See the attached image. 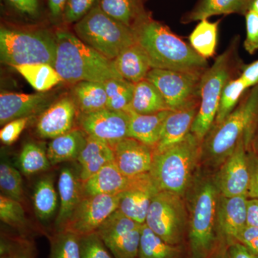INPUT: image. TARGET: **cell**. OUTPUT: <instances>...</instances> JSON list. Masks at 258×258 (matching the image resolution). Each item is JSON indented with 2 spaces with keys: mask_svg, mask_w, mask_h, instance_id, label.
Masks as SVG:
<instances>
[{
  "mask_svg": "<svg viewBox=\"0 0 258 258\" xmlns=\"http://www.w3.org/2000/svg\"><path fill=\"white\" fill-rule=\"evenodd\" d=\"M134 32L136 42L143 47L152 69L198 75H203L209 69L206 59L151 15L141 22Z\"/></svg>",
  "mask_w": 258,
  "mask_h": 258,
  "instance_id": "1",
  "label": "cell"
},
{
  "mask_svg": "<svg viewBox=\"0 0 258 258\" xmlns=\"http://www.w3.org/2000/svg\"><path fill=\"white\" fill-rule=\"evenodd\" d=\"M55 35L57 49L54 68L62 81L74 85L81 81L105 82L123 79L113 60L102 55L72 32L59 29Z\"/></svg>",
  "mask_w": 258,
  "mask_h": 258,
  "instance_id": "2",
  "label": "cell"
},
{
  "mask_svg": "<svg viewBox=\"0 0 258 258\" xmlns=\"http://www.w3.org/2000/svg\"><path fill=\"white\" fill-rule=\"evenodd\" d=\"M258 122V84L219 125H213L202 144V155L213 164H222L241 139L249 144Z\"/></svg>",
  "mask_w": 258,
  "mask_h": 258,
  "instance_id": "3",
  "label": "cell"
},
{
  "mask_svg": "<svg viewBox=\"0 0 258 258\" xmlns=\"http://www.w3.org/2000/svg\"><path fill=\"white\" fill-rule=\"evenodd\" d=\"M202 142L191 132L174 147L154 154L151 177L159 191H169L183 197L189 189L199 159Z\"/></svg>",
  "mask_w": 258,
  "mask_h": 258,
  "instance_id": "4",
  "label": "cell"
},
{
  "mask_svg": "<svg viewBox=\"0 0 258 258\" xmlns=\"http://www.w3.org/2000/svg\"><path fill=\"white\" fill-rule=\"evenodd\" d=\"M237 42L238 39H234L202 77L200 107L191 129L202 143L213 126L222 91L239 69Z\"/></svg>",
  "mask_w": 258,
  "mask_h": 258,
  "instance_id": "5",
  "label": "cell"
},
{
  "mask_svg": "<svg viewBox=\"0 0 258 258\" xmlns=\"http://www.w3.org/2000/svg\"><path fill=\"white\" fill-rule=\"evenodd\" d=\"M57 43L55 34L45 29L21 30L2 26L0 58L15 67L22 64L55 63Z\"/></svg>",
  "mask_w": 258,
  "mask_h": 258,
  "instance_id": "6",
  "label": "cell"
},
{
  "mask_svg": "<svg viewBox=\"0 0 258 258\" xmlns=\"http://www.w3.org/2000/svg\"><path fill=\"white\" fill-rule=\"evenodd\" d=\"M220 191L215 183L205 181L194 194L190 206L189 240L191 258H209L218 241L217 214Z\"/></svg>",
  "mask_w": 258,
  "mask_h": 258,
  "instance_id": "7",
  "label": "cell"
},
{
  "mask_svg": "<svg viewBox=\"0 0 258 258\" xmlns=\"http://www.w3.org/2000/svg\"><path fill=\"white\" fill-rule=\"evenodd\" d=\"M74 30L80 40L111 60L136 42L134 30L107 15L98 4L75 24Z\"/></svg>",
  "mask_w": 258,
  "mask_h": 258,
  "instance_id": "8",
  "label": "cell"
},
{
  "mask_svg": "<svg viewBox=\"0 0 258 258\" xmlns=\"http://www.w3.org/2000/svg\"><path fill=\"white\" fill-rule=\"evenodd\" d=\"M186 218L182 197L159 191L152 199L145 224L168 243L179 245L184 238Z\"/></svg>",
  "mask_w": 258,
  "mask_h": 258,
  "instance_id": "9",
  "label": "cell"
},
{
  "mask_svg": "<svg viewBox=\"0 0 258 258\" xmlns=\"http://www.w3.org/2000/svg\"><path fill=\"white\" fill-rule=\"evenodd\" d=\"M203 75L152 69L147 78L160 91L168 109L175 111L200 106Z\"/></svg>",
  "mask_w": 258,
  "mask_h": 258,
  "instance_id": "10",
  "label": "cell"
},
{
  "mask_svg": "<svg viewBox=\"0 0 258 258\" xmlns=\"http://www.w3.org/2000/svg\"><path fill=\"white\" fill-rule=\"evenodd\" d=\"M142 225L117 210L96 232L115 258H138Z\"/></svg>",
  "mask_w": 258,
  "mask_h": 258,
  "instance_id": "11",
  "label": "cell"
},
{
  "mask_svg": "<svg viewBox=\"0 0 258 258\" xmlns=\"http://www.w3.org/2000/svg\"><path fill=\"white\" fill-rule=\"evenodd\" d=\"M119 201V194L85 196L75 210L64 230L79 236L96 232L107 218L118 210Z\"/></svg>",
  "mask_w": 258,
  "mask_h": 258,
  "instance_id": "12",
  "label": "cell"
},
{
  "mask_svg": "<svg viewBox=\"0 0 258 258\" xmlns=\"http://www.w3.org/2000/svg\"><path fill=\"white\" fill-rule=\"evenodd\" d=\"M77 122L88 136L99 139L113 149L115 144L128 137L130 114L106 108L92 113H79Z\"/></svg>",
  "mask_w": 258,
  "mask_h": 258,
  "instance_id": "13",
  "label": "cell"
},
{
  "mask_svg": "<svg viewBox=\"0 0 258 258\" xmlns=\"http://www.w3.org/2000/svg\"><path fill=\"white\" fill-rule=\"evenodd\" d=\"M245 138L241 139L235 150L222 163L215 181L220 195L228 198L247 196L249 170Z\"/></svg>",
  "mask_w": 258,
  "mask_h": 258,
  "instance_id": "14",
  "label": "cell"
},
{
  "mask_svg": "<svg viewBox=\"0 0 258 258\" xmlns=\"http://www.w3.org/2000/svg\"><path fill=\"white\" fill-rule=\"evenodd\" d=\"M159 191L149 172L128 178L125 189L119 194L118 210L125 216L143 225L152 199Z\"/></svg>",
  "mask_w": 258,
  "mask_h": 258,
  "instance_id": "15",
  "label": "cell"
},
{
  "mask_svg": "<svg viewBox=\"0 0 258 258\" xmlns=\"http://www.w3.org/2000/svg\"><path fill=\"white\" fill-rule=\"evenodd\" d=\"M247 196L228 198L220 195L217 205V225L219 237L227 246L237 242L247 226Z\"/></svg>",
  "mask_w": 258,
  "mask_h": 258,
  "instance_id": "16",
  "label": "cell"
},
{
  "mask_svg": "<svg viewBox=\"0 0 258 258\" xmlns=\"http://www.w3.org/2000/svg\"><path fill=\"white\" fill-rule=\"evenodd\" d=\"M78 114L77 107L73 98L63 97L39 116L35 132L40 138L55 139L74 128Z\"/></svg>",
  "mask_w": 258,
  "mask_h": 258,
  "instance_id": "17",
  "label": "cell"
},
{
  "mask_svg": "<svg viewBox=\"0 0 258 258\" xmlns=\"http://www.w3.org/2000/svg\"><path fill=\"white\" fill-rule=\"evenodd\" d=\"M113 150L115 165L127 178L150 171L154 152L147 144L127 137L115 144Z\"/></svg>",
  "mask_w": 258,
  "mask_h": 258,
  "instance_id": "18",
  "label": "cell"
},
{
  "mask_svg": "<svg viewBox=\"0 0 258 258\" xmlns=\"http://www.w3.org/2000/svg\"><path fill=\"white\" fill-rule=\"evenodd\" d=\"M57 191L60 206L55 221L57 232L64 230L75 210L85 197L79 168L64 166L61 169L57 181Z\"/></svg>",
  "mask_w": 258,
  "mask_h": 258,
  "instance_id": "19",
  "label": "cell"
},
{
  "mask_svg": "<svg viewBox=\"0 0 258 258\" xmlns=\"http://www.w3.org/2000/svg\"><path fill=\"white\" fill-rule=\"evenodd\" d=\"M48 95L2 92L0 95V124L4 125L17 118L31 117L46 104Z\"/></svg>",
  "mask_w": 258,
  "mask_h": 258,
  "instance_id": "20",
  "label": "cell"
},
{
  "mask_svg": "<svg viewBox=\"0 0 258 258\" xmlns=\"http://www.w3.org/2000/svg\"><path fill=\"white\" fill-rule=\"evenodd\" d=\"M199 107L170 112L164 122L160 138L152 149L154 155L174 147L187 137L191 132Z\"/></svg>",
  "mask_w": 258,
  "mask_h": 258,
  "instance_id": "21",
  "label": "cell"
},
{
  "mask_svg": "<svg viewBox=\"0 0 258 258\" xmlns=\"http://www.w3.org/2000/svg\"><path fill=\"white\" fill-rule=\"evenodd\" d=\"M113 61L120 76L134 84L146 79L152 69L147 53L137 42L122 51Z\"/></svg>",
  "mask_w": 258,
  "mask_h": 258,
  "instance_id": "22",
  "label": "cell"
},
{
  "mask_svg": "<svg viewBox=\"0 0 258 258\" xmlns=\"http://www.w3.org/2000/svg\"><path fill=\"white\" fill-rule=\"evenodd\" d=\"M87 138V134L79 127L51 139L47 149L51 166L77 161L86 146Z\"/></svg>",
  "mask_w": 258,
  "mask_h": 258,
  "instance_id": "23",
  "label": "cell"
},
{
  "mask_svg": "<svg viewBox=\"0 0 258 258\" xmlns=\"http://www.w3.org/2000/svg\"><path fill=\"white\" fill-rule=\"evenodd\" d=\"M171 111L165 110L152 114L129 113L128 137L138 140L153 149L160 138L164 122Z\"/></svg>",
  "mask_w": 258,
  "mask_h": 258,
  "instance_id": "24",
  "label": "cell"
},
{
  "mask_svg": "<svg viewBox=\"0 0 258 258\" xmlns=\"http://www.w3.org/2000/svg\"><path fill=\"white\" fill-rule=\"evenodd\" d=\"M128 181V178L120 172L113 161L83 183L85 196L118 195L125 189Z\"/></svg>",
  "mask_w": 258,
  "mask_h": 258,
  "instance_id": "25",
  "label": "cell"
},
{
  "mask_svg": "<svg viewBox=\"0 0 258 258\" xmlns=\"http://www.w3.org/2000/svg\"><path fill=\"white\" fill-rule=\"evenodd\" d=\"M77 161L80 176L84 183L103 166L113 162L114 154L111 146L88 136L86 146Z\"/></svg>",
  "mask_w": 258,
  "mask_h": 258,
  "instance_id": "26",
  "label": "cell"
},
{
  "mask_svg": "<svg viewBox=\"0 0 258 258\" xmlns=\"http://www.w3.org/2000/svg\"><path fill=\"white\" fill-rule=\"evenodd\" d=\"M251 0H199L189 13L181 19L183 23L208 20L220 15H245L249 10Z\"/></svg>",
  "mask_w": 258,
  "mask_h": 258,
  "instance_id": "27",
  "label": "cell"
},
{
  "mask_svg": "<svg viewBox=\"0 0 258 258\" xmlns=\"http://www.w3.org/2000/svg\"><path fill=\"white\" fill-rule=\"evenodd\" d=\"M146 0H98V6L107 15L134 29L150 14L146 10Z\"/></svg>",
  "mask_w": 258,
  "mask_h": 258,
  "instance_id": "28",
  "label": "cell"
},
{
  "mask_svg": "<svg viewBox=\"0 0 258 258\" xmlns=\"http://www.w3.org/2000/svg\"><path fill=\"white\" fill-rule=\"evenodd\" d=\"M72 96L79 113H92L107 108V94L103 82L81 81L73 85Z\"/></svg>",
  "mask_w": 258,
  "mask_h": 258,
  "instance_id": "29",
  "label": "cell"
},
{
  "mask_svg": "<svg viewBox=\"0 0 258 258\" xmlns=\"http://www.w3.org/2000/svg\"><path fill=\"white\" fill-rule=\"evenodd\" d=\"M165 110H169L165 101L160 91L152 82L144 79L135 84L128 113L152 114Z\"/></svg>",
  "mask_w": 258,
  "mask_h": 258,
  "instance_id": "30",
  "label": "cell"
},
{
  "mask_svg": "<svg viewBox=\"0 0 258 258\" xmlns=\"http://www.w3.org/2000/svg\"><path fill=\"white\" fill-rule=\"evenodd\" d=\"M58 196L52 175L48 174L38 180L34 189L32 203L35 215L40 221H48L55 215Z\"/></svg>",
  "mask_w": 258,
  "mask_h": 258,
  "instance_id": "31",
  "label": "cell"
},
{
  "mask_svg": "<svg viewBox=\"0 0 258 258\" xmlns=\"http://www.w3.org/2000/svg\"><path fill=\"white\" fill-rule=\"evenodd\" d=\"M13 68L37 92H47L63 81L55 68L50 64H22Z\"/></svg>",
  "mask_w": 258,
  "mask_h": 258,
  "instance_id": "32",
  "label": "cell"
},
{
  "mask_svg": "<svg viewBox=\"0 0 258 258\" xmlns=\"http://www.w3.org/2000/svg\"><path fill=\"white\" fill-rule=\"evenodd\" d=\"M180 255L178 245L168 243L143 224L138 258H180Z\"/></svg>",
  "mask_w": 258,
  "mask_h": 258,
  "instance_id": "33",
  "label": "cell"
},
{
  "mask_svg": "<svg viewBox=\"0 0 258 258\" xmlns=\"http://www.w3.org/2000/svg\"><path fill=\"white\" fill-rule=\"evenodd\" d=\"M219 23L220 21L212 23L208 20H201L190 35V45L206 60L216 52Z\"/></svg>",
  "mask_w": 258,
  "mask_h": 258,
  "instance_id": "34",
  "label": "cell"
},
{
  "mask_svg": "<svg viewBox=\"0 0 258 258\" xmlns=\"http://www.w3.org/2000/svg\"><path fill=\"white\" fill-rule=\"evenodd\" d=\"M19 167L25 176L45 171L51 166L47 149L35 142H28L22 148L19 155Z\"/></svg>",
  "mask_w": 258,
  "mask_h": 258,
  "instance_id": "35",
  "label": "cell"
},
{
  "mask_svg": "<svg viewBox=\"0 0 258 258\" xmlns=\"http://www.w3.org/2000/svg\"><path fill=\"white\" fill-rule=\"evenodd\" d=\"M103 83L108 98L107 108L128 113L135 84L123 79H110Z\"/></svg>",
  "mask_w": 258,
  "mask_h": 258,
  "instance_id": "36",
  "label": "cell"
},
{
  "mask_svg": "<svg viewBox=\"0 0 258 258\" xmlns=\"http://www.w3.org/2000/svg\"><path fill=\"white\" fill-rule=\"evenodd\" d=\"M49 258H81L80 236L69 230L56 231L50 237Z\"/></svg>",
  "mask_w": 258,
  "mask_h": 258,
  "instance_id": "37",
  "label": "cell"
},
{
  "mask_svg": "<svg viewBox=\"0 0 258 258\" xmlns=\"http://www.w3.org/2000/svg\"><path fill=\"white\" fill-rule=\"evenodd\" d=\"M0 189L5 196L23 203L25 194L21 174L10 160L5 159L0 164Z\"/></svg>",
  "mask_w": 258,
  "mask_h": 258,
  "instance_id": "38",
  "label": "cell"
},
{
  "mask_svg": "<svg viewBox=\"0 0 258 258\" xmlns=\"http://www.w3.org/2000/svg\"><path fill=\"white\" fill-rule=\"evenodd\" d=\"M247 88V85L240 77L231 80L226 85L222 91L213 125L221 123L235 109L240 97Z\"/></svg>",
  "mask_w": 258,
  "mask_h": 258,
  "instance_id": "39",
  "label": "cell"
},
{
  "mask_svg": "<svg viewBox=\"0 0 258 258\" xmlns=\"http://www.w3.org/2000/svg\"><path fill=\"white\" fill-rule=\"evenodd\" d=\"M0 219L2 222L13 228L22 229L27 225L22 203L3 194L0 196Z\"/></svg>",
  "mask_w": 258,
  "mask_h": 258,
  "instance_id": "40",
  "label": "cell"
},
{
  "mask_svg": "<svg viewBox=\"0 0 258 258\" xmlns=\"http://www.w3.org/2000/svg\"><path fill=\"white\" fill-rule=\"evenodd\" d=\"M81 258H115L98 232L80 236Z\"/></svg>",
  "mask_w": 258,
  "mask_h": 258,
  "instance_id": "41",
  "label": "cell"
},
{
  "mask_svg": "<svg viewBox=\"0 0 258 258\" xmlns=\"http://www.w3.org/2000/svg\"><path fill=\"white\" fill-rule=\"evenodd\" d=\"M97 0H68L62 20L66 23H78L94 8Z\"/></svg>",
  "mask_w": 258,
  "mask_h": 258,
  "instance_id": "42",
  "label": "cell"
},
{
  "mask_svg": "<svg viewBox=\"0 0 258 258\" xmlns=\"http://www.w3.org/2000/svg\"><path fill=\"white\" fill-rule=\"evenodd\" d=\"M30 117L17 118L3 125L0 131V140L5 145H11L16 142L24 129L26 128Z\"/></svg>",
  "mask_w": 258,
  "mask_h": 258,
  "instance_id": "43",
  "label": "cell"
},
{
  "mask_svg": "<svg viewBox=\"0 0 258 258\" xmlns=\"http://www.w3.org/2000/svg\"><path fill=\"white\" fill-rule=\"evenodd\" d=\"M247 36L244 42V47L249 54L258 50V15L249 10L245 15Z\"/></svg>",
  "mask_w": 258,
  "mask_h": 258,
  "instance_id": "44",
  "label": "cell"
},
{
  "mask_svg": "<svg viewBox=\"0 0 258 258\" xmlns=\"http://www.w3.org/2000/svg\"><path fill=\"white\" fill-rule=\"evenodd\" d=\"M6 2L19 14L37 18L40 13L39 0H6Z\"/></svg>",
  "mask_w": 258,
  "mask_h": 258,
  "instance_id": "45",
  "label": "cell"
},
{
  "mask_svg": "<svg viewBox=\"0 0 258 258\" xmlns=\"http://www.w3.org/2000/svg\"><path fill=\"white\" fill-rule=\"evenodd\" d=\"M249 170V182L247 197L258 200V155L256 153H247Z\"/></svg>",
  "mask_w": 258,
  "mask_h": 258,
  "instance_id": "46",
  "label": "cell"
},
{
  "mask_svg": "<svg viewBox=\"0 0 258 258\" xmlns=\"http://www.w3.org/2000/svg\"><path fill=\"white\" fill-rule=\"evenodd\" d=\"M237 242H241L258 254V227L246 226Z\"/></svg>",
  "mask_w": 258,
  "mask_h": 258,
  "instance_id": "47",
  "label": "cell"
},
{
  "mask_svg": "<svg viewBox=\"0 0 258 258\" xmlns=\"http://www.w3.org/2000/svg\"><path fill=\"white\" fill-rule=\"evenodd\" d=\"M227 251L228 258H258L257 253L239 242L227 246Z\"/></svg>",
  "mask_w": 258,
  "mask_h": 258,
  "instance_id": "48",
  "label": "cell"
},
{
  "mask_svg": "<svg viewBox=\"0 0 258 258\" xmlns=\"http://www.w3.org/2000/svg\"><path fill=\"white\" fill-rule=\"evenodd\" d=\"M240 79L247 85V88L258 84V60L248 66H244Z\"/></svg>",
  "mask_w": 258,
  "mask_h": 258,
  "instance_id": "49",
  "label": "cell"
},
{
  "mask_svg": "<svg viewBox=\"0 0 258 258\" xmlns=\"http://www.w3.org/2000/svg\"><path fill=\"white\" fill-rule=\"evenodd\" d=\"M13 258H33V249L26 242L18 244H10Z\"/></svg>",
  "mask_w": 258,
  "mask_h": 258,
  "instance_id": "50",
  "label": "cell"
},
{
  "mask_svg": "<svg viewBox=\"0 0 258 258\" xmlns=\"http://www.w3.org/2000/svg\"><path fill=\"white\" fill-rule=\"evenodd\" d=\"M247 225L258 227V200H247Z\"/></svg>",
  "mask_w": 258,
  "mask_h": 258,
  "instance_id": "51",
  "label": "cell"
},
{
  "mask_svg": "<svg viewBox=\"0 0 258 258\" xmlns=\"http://www.w3.org/2000/svg\"><path fill=\"white\" fill-rule=\"evenodd\" d=\"M68 0H47L51 17L55 20L63 18L64 10Z\"/></svg>",
  "mask_w": 258,
  "mask_h": 258,
  "instance_id": "52",
  "label": "cell"
},
{
  "mask_svg": "<svg viewBox=\"0 0 258 258\" xmlns=\"http://www.w3.org/2000/svg\"><path fill=\"white\" fill-rule=\"evenodd\" d=\"M0 258H13L9 243L1 241V253Z\"/></svg>",
  "mask_w": 258,
  "mask_h": 258,
  "instance_id": "53",
  "label": "cell"
},
{
  "mask_svg": "<svg viewBox=\"0 0 258 258\" xmlns=\"http://www.w3.org/2000/svg\"><path fill=\"white\" fill-rule=\"evenodd\" d=\"M227 248V245H226V244L225 245L221 246L218 250L216 251V249H215L213 253L209 258H228Z\"/></svg>",
  "mask_w": 258,
  "mask_h": 258,
  "instance_id": "54",
  "label": "cell"
},
{
  "mask_svg": "<svg viewBox=\"0 0 258 258\" xmlns=\"http://www.w3.org/2000/svg\"><path fill=\"white\" fill-rule=\"evenodd\" d=\"M249 10H252L258 15V0H251Z\"/></svg>",
  "mask_w": 258,
  "mask_h": 258,
  "instance_id": "55",
  "label": "cell"
},
{
  "mask_svg": "<svg viewBox=\"0 0 258 258\" xmlns=\"http://www.w3.org/2000/svg\"><path fill=\"white\" fill-rule=\"evenodd\" d=\"M253 147L255 153H257L258 154V133L255 137H254L253 139Z\"/></svg>",
  "mask_w": 258,
  "mask_h": 258,
  "instance_id": "56",
  "label": "cell"
}]
</instances>
